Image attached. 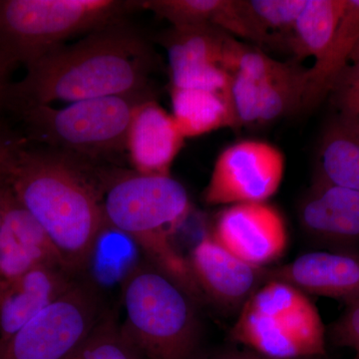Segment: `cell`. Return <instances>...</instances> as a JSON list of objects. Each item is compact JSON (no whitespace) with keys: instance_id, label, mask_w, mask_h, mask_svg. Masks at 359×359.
Listing matches in <instances>:
<instances>
[{"instance_id":"4","label":"cell","mask_w":359,"mask_h":359,"mask_svg":"<svg viewBox=\"0 0 359 359\" xmlns=\"http://www.w3.org/2000/svg\"><path fill=\"white\" fill-rule=\"evenodd\" d=\"M199 301L147 259L122 280L125 339L146 359H193L200 342Z\"/></svg>"},{"instance_id":"20","label":"cell","mask_w":359,"mask_h":359,"mask_svg":"<svg viewBox=\"0 0 359 359\" xmlns=\"http://www.w3.org/2000/svg\"><path fill=\"white\" fill-rule=\"evenodd\" d=\"M313 179L359 191V122L337 115L321 134Z\"/></svg>"},{"instance_id":"28","label":"cell","mask_w":359,"mask_h":359,"mask_svg":"<svg viewBox=\"0 0 359 359\" xmlns=\"http://www.w3.org/2000/svg\"><path fill=\"white\" fill-rule=\"evenodd\" d=\"M330 337L337 346L359 354V299L346 306V311L332 325Z\"/></svg>"},{"instance_id":"3","label":"cell","mask_w":359,"mask_h":359,"mask_svg":"<svg viewBox=\"0 0 359 359\" xmlns=\"http://www.w3.org/2000/svg\"><path fill=\"white\" fill-rule=\"evenodd\" d=\"M102 209L107 226L131 238L143 252L144 259L200 301L188 261L177 252L171 240L191 211L185 187L170 175L134 172L104 176Z\"/></svg>"},{"instance_id":"10","label":"cell","mask_w":359,"mask_h":359,"mask_svg":"<svg viewBox=\"0 0 359 359\" xmlns=\"http://www.w3.org/2000/svg\"><path fill=\"white\" fill-rule=\"evenodd\" d=\"M210 233L233 256L261 268L282 259L289 245L285 217L269 202L228 205Z\"/></svg>"},{"instance_id":"29","label":"cell","mask_w":359,"mask_h":359,"mask_svg":"<svg viewBox=\"0 0 359 359\" xmlns=\"http://www.w3.org/2000/svg\"><path fill=\"white\" fill-rule=\"evenodd\" d=\"M22 146V141L16 140L0 130V181L6 179L11 162Z\"/></svg>"},{"instance_id":"1","label":"cell","mask_w":359,"mask_h":359,"mask_svg":"<svg viewBox=\"0 0 359 359\" xmlns=\"http://www.w3.org/2000/svg\"><path fill=\"white\" fill-rule=\"evenodd\" d=\"M6 180L14 197L51 238L66 268L81 276L107 230L103 174L77 157L23 145Z\"/></svg>"},{"instance_id":"18","label":"cell","mask_w":359,"mask_h":359,"mask_svg":"<svg viewBox=\"0 0 359 359\" xmlns=\"http://www.w3.org/2000/svg\"><path fill=\"white\" fill-rule=\"evenodd\" d=\"M142 9L152 11L174 27L211 25L259 45L273 39L257 25L245 0H143Z\"/></svg>"},{"instance_id":"9","label":"cell","mask_w":359,"mask_h":359,"mask_svg":"<svg viewBox=\"0 0 359 359\" xmlns=\"http://www.w3.org/2000/svg\"><path fill=\"white\" fill-rule=\"evenodd\" d=\"M285 158L273 144L256 139L238 141L215 162L203 199L209 205L268 202L278 193Z\"/></svg>"},{"instance_id":"13","label":"cell","mask_w":359,"mask_h":359,"mask_svg":"<svg viewBox=\"0 0 359 359\" xmlns=\"http://www.w3.org/2000/svg\"><path fill=\"white\" fill-rule=\"evenodd\" d=\"M47 264L66 268L41 224L7 185L0 226V287L30 269Z\"/></svg>"},{"instance_id":"32","label":"cell","mask_w":359,"mask_h":359,"mask_svg":"<svg viewBox=\"0 0 359 359\" xmlns=\"http://www.w3.org/2000/svg\"><path fill=\"white\" fill-rule=\"evenodd\" d=\"M6 180H1V181H0V226H1L2 211H4V200H6Z\"/></svg>"},{"instance_id":"22","label":"cell","mask_w":359,"mask_h":359,"mask_svg":"<svg viewBox=\"0 0 359 359\" xmlns=\"http://www.w3.org/2000/svg\"><path fill=\"white\" fill-rule=\"evenodd\" d=\"M347 0H306L285 46L295 61L320 60L334 39L346 11Z\"/></svg>"},{"instance_id":"33","label":"cell","mask_w":359,"mask_h":359,"mask_svg":"<svg viewBox=\"0 0 359 359\" xmlns=\"http://www.w3.org/2000/svg\"><path fill=\"white\" fill-rule=\"evenodd\" d=\"M358 60H359V39L358 43L355 45V47H354L353 54H351V62H353V61Z\"/></svg>"},{"instance_id":"27","label":"cell","mask_w":359,"mask_h":359,"mask_svg":"<svg viewBox=\"0 0 359 359\" xmlns=\"http://www.w3.org/2000/svg\"><path fill=\"white\" fill-rule=\"evenodd\" d=\"M337 115L359 122V60L340 73L327 97Z\"/></svg>"},{"instance_id":"17","label":"cell","mask_w":359,"mask_h":359,"mask_svg":"<svg viewBox=\"0 0 359 359\" xmlns=\"http://www.w3.org/2000/svg\"><path fill=\"white\" fill-rule=\"evenodd\" d=\"M185 139L173 116L149 99L135 113L126 150L137 173L169 176Z\"/></svg>"},{"instance_id":"26","label":"cell","mask_w":359,"mask_h":359,"mask_svg":"<svg viewBox=\"0 0 359 359\" xmlns=\"http://www.w3.org/2000/svg\"><path fill=\"white\" fill-rule=\"evenodd\" d=\"M228 96L231 112L235 117L236 129L259 122V84L240 73H230Z\"/></svg>"},{"instance_id":"24","label":"cell","mask_w":359,"mask_h":359,"mask_svg":"<svg viewBox=\"0 0 359 359\" xmlns=\"http://www.w3.org/2000/svg\"><path fill=\"white\" fill-rule=\"evenodd\" d=\"M73 359H146L125 339L111 309Z\"/></svg>"},{"instance_id":"5","label":"cell","mask_w":359,"mask_h":359,"mask_svg":"<svg viewBox=\"0 0 359 359\" xmlns=\"http://www.w3.org/2000/svg\"><path fill=\"white\" fill-rule=\"evenodd\" d=\"M142 9L126 0H0V54L26 67L71 37L89 34Z\"/></svg>"},{"instance_id":"19","label":"cell","mask_w":359,"mask_h":359,"mask_svg":"<svg viewBox=\"0 0 359 359\" xmlns=\"http://www.w3.org/2000/svg\"><path fill=\"white\" fill-rule=\"evenodd\" d=\"M358 39L359 0H347L334 39L320 60L308 69L301 111L311 112L327 99L335 80L351 63Z\"/></svg>"},{"instance_id":"23","label":"cell","mask_w":359,"mask_h":359,"mask_svg":"<svg viewBox=\"0 0 359 359\" xmlns=\"http://www.w3.org/2000/svg\"><path fill=\"white\" fill-rule=\"evenodd\" d=\"M308 69L295 63L285 74L259 84V124L280 119L301 110Z\"/></svg>"},{"instance_id":"2","label":"cell","mask_w":359,"mask_h":359,"mask_svg":"<svg viewBox=\"0 0 359 359\" xmlns=\"http://www.w3.org/2000/svg\"><path fill=\"white\" fill-rule=\"evenodd\" d=\"M152 65L150 45L133 27L118 21L28 65L25 78L11 84L7 108L151 92Z\"/></svg>"},{"instance_id":"25","label":"cell","mask_w":359,"mask_h":359,"mask_svg":"<svg viewBox=\"0 0 359 359\" xmlns=\"http://www.w3.org/2000/svg\"><path fill=\"white\" fill-rule=\"evenodd\" d=\"M306 0H245L257 25L285 46Z\"/></svg>"},{"instance_id":"21","label":"cell","mask_w":359,"mask_h":359,"mask_svg":"<svg viewBox=\"0 0 359 359\" xmlns=\"http://www.w3.org/2000/svg\"><path fill=\"white\" fill-rule=\"evenodd\" d=\"M172 116L185 138L223 128L236 129L228 96L203 89L171 87Z\"/></svg>"},{"instance_id":"8","label":"cell","mask_w":359,"mask_h":359,"mask_svg":"<svg viewBox=\"0 0 359 359\" xmlns=\"http://www.w3.org/2000/svg\"><path fill=\"white\" fill-rule=\"evenodd\" d=\"M109 309L98 285L78 278L25 327L0 339V359H73Z\"/></svg>"},{"instance_id":"6","label":"cell","mask_w":359,"mask_h":359,"mask_svg":"<svg viewBox=\"0 0 359 359\" xmlns=\"http://www.w3.org/2000/svg\"><path fill=\"white\" fill-rule=\"evenodd\" d=\"M231 339L273 359L323 358L327 332L309 295L269 280L248 299L231 330Z\"/></svg>"},{"instance_id":"34","label":"cell","mask_w":359,"mask_h":359,"mask_svg":"<svg viewBox=\"0 0 359 359\" xmlns=\"http://www.w3.org/2000/svg\"><path fill=\"white\" fill-rule=\"evenodd\" d=\"M353 359H359V354H355Z\"/></svg>"},{"instance_id":"7","label":"cell","mask_w":359,"mask_h":359,"mask_svg":"<svg viewBox=\"0 0 359 359\" xmlns=\"http://www.w3.org/2000/svg\"><path fill=\"white\" fill-rule=\"evenodd\" d=\"M149 99H153L151 92H145L76 101L60 109L32 106L18 112L33 139L52 150L95 160L126 150L135 113Z\"/></svg>"},{"instance_id":"15","label":"cell","mask_w":359,"mask_h":359,"mask_svg":"<svg viewBox=\"0 0 359 359\" xmlns=\"http://www.w3.org/2000/svg\"><path fill=\"white\" fill-rule=\"evenodd\" d=\"M302 230L321 243H359V191L313 179L297 207Z\"/></svg>"},{"instance_id":"30","label":"cell","mask_w":359,"mask_h":359,"mask_svg":"<svg viewBox=\"0 0 359 359\" xmlns=\"http://www.w3.org/2000/svg\"><path fill=\"white\" fill-rule=\"evenodd\" d=\"M15 65L0 54V109L8 107L9 90L11 84L9 75Z\"/></svg>"},{"instance_id":"12","label":"cell","mask_w":359,"mask_h":359,"mask_svg":"<svg viewBox=\"0 0 359 359\" xmlns=\"http://www.w3.org/2000/svg\"><path fill=\"white\" fill-rule=\"evenodd\" d=\"M187 261L202 299L226 313H240L248 299L269 282V268L233 256L210 233L194 245Z\"/></svg>"},{"instance_id":"14","label":"cell","mask_w":359,"mask_h":359,"mask_svg":"<svg viewBox=\"0 0 359 359\" xmlns=\"http://www.w3.org/2000/svg\"><path fill=\"white\" fill-rule=\"evenodd\" d=\"M269 280L289 283L308 295L330 297L346 306L359 299V255L346 252H311L276 268Z\"/></svg>"},{"instance_id":"16","label":"cell","mask_w":359,"mask_h":359,"mask_svg":"<svg viewBox=\"0 0 359 359\" xmlns=\"http://www.w3.org/2000/svg\"><path fill=\"white\" fill-rule=\"evenodd\" d=\"M62 266H39L0 287V339H7L53 304L75 280Z\"/></svg>"},{"instance_id":"11","label":"cell","mask_w":359,"mask_h":359,"mask_svg":"<svg viewBox=\"0 0 359 359\" xmlns=\"http://www.w3.org/2000/svg\"><path fill=\"white\" fill-rule=\"evenodd\" d=\"M230 36L211 25L172 26L161 37L169 60L171 87L226 95L231 74L224 69L223 59Z\"/></svg>"},{"instance_id":"31","label":"cell","mask_w":359,"mask_h":359,"mask_svg":"<svg viewBox=\"0 0 359 359\" xmlns=\"http://www.w3.org/2000/svg\"><path fill=\"white\" fill-rule=\"evenodd\" d=\"M208 359H273L264 356L263 354L257 353L256 351L250 349H233V351H226L224 353L216 354L212 358ZM320 359V358H313Z\"/></svg>"}]
</instances>
